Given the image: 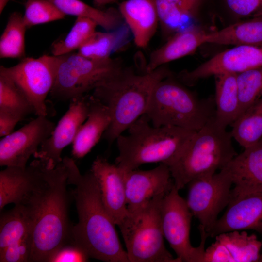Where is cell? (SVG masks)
I'll list each match as a JSON object with an SVG mask.
<instances>
[{
  "mask_svg": "<svg viewBox=\"0 0 262 262\" xmlns=\"http://www.w3.org/2000/svg\"><path fill=\"white\" fill-rule=\"evenodd\" d=\"M237 82L240 115L262 96V67L237 74Z\"/></svg>",
  "mask_w": 262,
  "mask_h": 262,
  "instance_id": "obj_34",
  "label": "cell"
},
{
  "mask_svg": "<svg viewBox=\"0 0 262 262\" xmlns=\"http://www.w3.org/2000/svg\"><path fill=\"white\" fill-rule=\"evenodd\" d=\"M261 242H262V239L261 240Z\"/></svg>",
  "mask_w": 262,
  "mask_h": 262,
  "instance_id": "obj_42",
  "label": "cell"
},
{
  "mask_svg": "<svg viewBox=\"0 0 262 262\" xmlns=\"http://www.w3.org/2000/svg\"><path fill=\"white\" fill-rule=\"evenodd\" d=\"M215 112L214 99H199L172 75L156 84L145 115L155 127L197 131L214 119Z\"/></svg>",
  "mask_w": 262,
  "mask_h": 262,
  "instance_id": "obj_6",
  "label": "cell"
},
{
  "mask_svg": "<svg viewBox=\"0 0 262 262\" xmlns=\"http://www.w3.org/2000/svg\"><path fill=\"white\" fill-rule=\"evenodd\" d=\"M37 159L25 167L7 166L0 172V211L8 204H23L43 180Z\"/></svg>",
  "mask_w": 262,
  "mask_h": 262,
  "instance_id": "obj_19",
  "label": "cell"
},
{
  "mask_svg": "<svg viewBox=\"0 0 262 262\" xmlns=\"http://www.w3.org/2000/svg\"><path fill=\"white\" fill-rule=\"evenodd\" d=\"M261 0V8H260L259 11L254 16H260V15H262V0Z\"/></svg>",
  "mask_w": 262,
  "mask_h": 262,
  "instance_id": "obj_41",
  "label": "cell"
},
{
  "mask_svg": "<svg viewBox=\"0 0 262 262\" xmlns=\"http://www.w3.org/2000/svg\"><path fill=\"white\" fill-rule=\"evenodd\" d=\"M62 162L67 171V183L74 186L71 194L78 216V223L71 228V241L90 258L106 262H129L92 172L82 174L72 158L65 157Z\"/></svg>",
  "mask_w": 262,
  "mask_h": 262,
  "instance_id": "obj_1",
  "label": "cell"
},
{
  "mask_svg": "<svg viewBox=\"0 0 262 262\" xmlns=\"http://www.w3.org/2000/svg\"><path fill=\"white\" fill-rule=\"evenodd\" d=\"M179 192L174 185L161 202V222L164 237L181 262H203L208 236L204 229L199 226L200 244L197 247L192 245L190 234L193 215L186 199Z\"/></svg>",
  "mask_w": 262,
  "mask_h": 262,
  "instance_id": "obj_9",
  "label": "cell"
},
{
  "mask_svg": "<svg viewBox=\"0 0 262 262\" xmlns=\"http://www.w3.org/2000/svg\"><path fill=\"white\" fill-rule=\"evenodd\" d=\"M230 133L244 148L262 138V96L241 114L231 124Z\"/></svg>",
  "mask_w": 262,
  "mask_h": 262,
  "instance_id": "obj_29",
  "label": "cell"
},
{
  "mask_svg": "<svg viewBox=\"0 0 262 262\" xmlns=\"http://www.w3.org/2000/svg\"><path fill=\"white\" fill-rule=\"evenodd\" d=\"M0 111L14 115L22 120L35 113L26 94L7 74L0 70Z\"/></svg>",
  "mask_w": 262,
  "mask_h": 262,
  "instance_id": "obj_32",
  "label": "cell"
},
{
  "mask_svg": "<svg viewBox=\"0 0 262 262\" xmlns=\"http://www.w3.org/2000/svg\"><path fill=\"white\" fill-rule=\"evenodd\" d=\"M124 172L128 212L138 210L161 196H165L174 185L168 166L160 163L148 170L137 169Z\"/></svg>",
  "mask_w": 262,
  "mask_h": 262,
  "instance_id": "obj_15",
  "label": "cell"
},
{
  "mask_svg": "<svg viewBox=\"0 0 262 262\" xmlns=\"http://www.w3.org/2000/svg\"><path fill=\"white\" fill-rule=\"evenodd\" d=\"M172 75L165 65L142 73L123 66L93 90L92 95L104 104L111 114V123L102 136L109 145L145 115L156 84Z\"/></svg>",
  "mask_w": 262,
  "mask_h": 262,
  "instance_id": "obj_3",
  "label": "cell"
},
{
  "mask_svg": "<svg viewBox=\"0 0 262 262\" xmlns=\"http://www.w3.org/2000/svg\"><path fill=\"white\" fill-rule=\"evenodd\" d=\"M161 196L145 206L128 212L119 227L129 262H181L164 243L160 207Z\"/></svg>",
  "mask_w": 262,
  "mask_h": 262,
  "instance_id": "obj_7",
  "label": "cell"
},
{
  "mask_svg": "<svg viewBox=\"0 0 262 262\" xmlns=\"http://www.w3.org/2000/svg\"><path fill=\"white\" fill-rule=\"evenodd\" d=\"M55 123L47 116H37L0 141V165L25 167L31 156L51 135Z\"/></svg>",
  "mask_w": 262,
  "mask_h": 262,
  "instance_id": "obj_12",
  "label": "cell"
},
{
  "mask_svg": "<svg viewBox=\"0 0 262 262\" xmlns=\"http://www.w3.org/2000/svg\"><path fill=\"white\" fill-rule=\"evenodd\" d=\"M118 10L131 32L136 45L146 48L159 24L155 0H126L119 4Z\"/></svg>",
  "mask_w": 262,
  "mask_h": 262,
  "instance_id": "obj_21",
  "label": "cell"
},
{
  "mask_svg": "<svg viewBox=\"0 0 262 262\" xmlns=\"http://www.w3.org/2000/svg\"><path fill=\"white\" fill-rule=\"evenodd\" d=\"M98 24L87 18L77 17L74 24L67 35L53 44V55L61 56L72 52L79 48L96 31Z\"/></svg>",
  "mask_w": 262,
  "mask_h": 262,
  "instance_id": "obj_33",
  "label": "cell"
},
{
  "mask_svg": "<svg viewBox=\"0 0 262 262\" xmlns=\"http://www.w3.org/2000/svg\"><path fill=\"white\" fill-rule=\"evenodd\" d=\"M90 258L83 248L70 241L53 253L48 262H85Z\"/></svg>",
  "mask_w": 262,
  "mask_h": 262,
  "instance_id": "obj_36",
  "label": "cell"
},
{
  "mask_svg": "<svg viewBox=\"0 0 262 262\" xmlns=\"http://www.w3.org/2000/svg\"><path fill=\"white\" fill-rule=\"evenodd\" d=\"M61 56L44 55L37 58L25 57L11 66H0L32 102L37 116L48 115L46 99L55 83Z\"/></svg>",
  "mask_w": 262,
  "mask_h": 262,
  "instance_id": "obj_10",
  "label": "cell"
},
{
  "mask_svg": "<svg viewBox=\"0 0 262 262\" xmlns=\"http://www.w3.org/2000/svg\"><path fill=\"white\" fill-rule=\"evenodd\" d=\"M27 29L20 13L14 12L10 14L0 36V58H25Z\"/></svg>",
  "mask_w": 262,
  "mask_h": 262,
  "instance_id": "obj_31",
  "label": "cell"
},
{
  "mask_svg": "<svg viewBox=\"0 0 262 262\" xmlns=\"http://www.w3.org/2000/svg\"><path fill=\"white\" fill-rule=\"evenodd\" d=\"M22 119L11 113L0 111V136L4 137L13 132L18 122Z\"/></svg>",
  "mask_w": 262,
  "mask_h": 262,
  "instance_id": "obj_38",
  "label": "cell"
},
{
  "mask_svg": "<svg viewBox=\"0 0 262 262\" xmlns=\"http://www.w3.org/2000/svg\"><path fill=\"white\" fill-rule=\"evenodd\" d=\"M66 15L49 0H27L23 18L27 28L64 18Z\"/></svg>",
  "mask_w": 262,
  "mask_h": 262,
  "instance_id": "obj_35",
  "label": "cell"
},
{
  "mask_svg": "<svg viewBox=\"0 0 262 262\" xmlns=\"http://www.w3.org/2000/svg\"><path fill=\"white\" fill-rule=\"evenodd\" d=\"M161 33L168 39L194 25L204 0H155Z\"/></svg>",
  "mask_w": 262,
  "mask_h": 262,
  "instance_id": "obj_24",
  "label": "cell"
},
{
  "mask_svg": "<svg viewBox=\"0 0 262 262\" xmlns=\"http://www.w3.org/2000/svg\"><path fill=\"white\" fill-rule=\"evenodd\" d=\"M118 0H94L93 3L95 6L101 7L108 4L116 3Z\"/></svg>",
  "mask_w": 262,
  "mask_h": 262,
  "instance_id": "obj_39",
  "label": "cell"
},
{
  "mask_svg": "<svg viewBox=\"0 0 262 262\" xmlns=\"http://www.w3.org/2000/svg\"><path fill=\"white\" fill-rule=\"evenodd\" d=\"M232 181L231 196L262 191V138L244 148L225 167Z\"/></svg>",
  "mask_w": 262,
  "mask_h": 262,
  "instance_id": "obj_20",
  "label": "cell"
},
{
  "mask_svg": "<svg viewBox=\"0 0 262 262\" xmlns=\"http://www.w3.org/2000/svg\"><path fill=\"white\" fill-rule=\"evenodd\" d=\"M90 171L98 182L107 212L115 225H119L128 213L123 171L101 156L94 161Z\"/></svg>",
  "mask_w": 262,
  "mask_h": 262,
  "instance_id": "obj_18",
  "label": "cell"
},
{
  "mask_svg": "<svg viewBox=\"0 0 262 262\" xmlns=\"http://www.w3.org/2000/svg\"><path fill=\"white\" fill-rule=\"evenodd\" d=\"M33 222L29 207L16 204L10 210L1 212L0 252L9 246L33 243Z\"/></svg>",
  "mask_w": 262,
  "mask_h": 262,
  "instance_id": "obj_25",
  "label": "cell"
},
{
  "mask_svg": "<svg viewBox=\"0 0 262 262\" xmlns=\"http://www.w3.org/2000/svg\"><path fill=\"white\" fill-rule=\"evenodd\" d=\"M149 122L143 115L129 127L128 135L117 138L118 155L115 163L123 171L147 163L168 166L181 153L196 131L173 126L155 127Z\"/></svg>",
  "mask_w": 262,
  "mask_h": 262,
  "instance_id": "obj_4",
  "label": "cell"
},
{
  "mask_svg": "<svg viewBox=\"0 0 262 262\" xmlns=\"http://www.w3.org/2000/svg\"><path fill=\"white\" fill-rule=\"evenodd\" d=\"M262 67V46H237L221 52L191 71H183L178 78L191 85L198 80L224 73L238 74Z\"/></svg>",
  "mask_w": 262,
  "mask_h": 262,
  "instance_id": "obj_14",
  "label": "cell"
},
{
  "mask_svg": "<svg viewBox=\"0 0 262 262\" xmlns=\"http://www.w3.org/2000/svg\"><path fill=\"white\" fill-rule=\"evenodd\" d=\"M123 66L119 58L92 59L77 53L62 55L51 97L60 101L86 95Z\"/></svg>",
  "mask_w": 262,
  "mask_h": 262,
  "instance_id": "obj_8",
  "label": "cell"
},
{
  "mask_svg": "<svg viewBox=\"0 0 262 262\" xmlns=\"http://www.w3.org/2000/svg\"><path fill=\"white\" fill-rule=\"evenodd\" d=\"M230 132L214 119L196 131L179 156L168 165L175 186L180 190L193 180L212 175L224 168L237 154Z\"/></svg>",
  "mask_w": 262,
  "mask_h": 262,
  "instance_id": "obj_5",
  "label": "cell"
},
{
  "mask_svg": "<svg viewBox=\"0 0 262 262\" xmlns=\"http://www.w3.org/2000/svg\"><path fill=\"white\" fill-rule=\"evenodd\" d=\"M128 30L122 26L107 32L95 31L78 49L77 53L92 59H104L118 49L128 38Z\"/></svg>",
  "mask_w": 262,
  "mask_h": 262,
  "instance_id": "obj_30",
  "label": "cell"
},
{
  "mask_svg": "<svg viewBox=\"0 0 262 262\" xmlns=\"http://www.w3.org/2000/svg\"><path fill=\"white\" fill-rule=\"evenodd\" d=\"M205 248L203 262H262V243L246 230L221 233Z\"/></svg>",
  "mask_w": 262,
  "mask_h": 262,
  "instance_id": "obj_17",
  "label": "cell"
},
{
  "mask_svg": "<svg viewBox=\"0 0 262 262\" xmlns=\"http://www.w3.org/2000/svg\"><path fill=\"white\" fill-rule=\"evenodd\" d=\"M89 108V95L70 101L68 110L55 126L51 135L34 154L45 165L53 168L62 162L63 149L73 143L78 130L86 120Z\"/></svg>",
  "mask_w": 262,
  "mask_h": 262,
  "instance_id": "obj_13",
  "label": "cell"
},
{
  "mask_svg": "<svg viewBox=\"0 0 262 262\" xmlns=\"http://www.w3.org/2000/svg\"><path fill=\"white\" fill-rule=\"evenodd\" d=\"M214 76L215 85L214 122L219 127L226 129L240 115L237 74L224 73Z\"/></svg>",
  "mask_w": 262,
  "mask_h": 262,
  "instance_id": "obj_26",
  "label": "cell"
},
{
  "mask_svg": "<svg viewBox=\"0 0 262 262\" xmlns=\"http://www.w3.org/2000/svg\"><path fill=\"white\" fill-rule=\"evenodd\" d=\"M9 0H0V13H2Z\"/></svg>",
  "mask_w": 262,
  "mask_h": 262,
  "instance_id": "obj_40",
  "label": "cell"
},
{
  "mask_svg": "<svg viewBox=\"0 0 262 262\" xmlns=\"http://www.w3.org/2000/svg\"><path fill=\"white\" fill-rule=\"evenodd\" d=\"M229 9L241 17L254 16L261 6L260 0H224Z\"/></svg>",
  "mask_w": 262,
  "mask_h": 262,
  "instance_id": "obj_37",
  "label": "cell"
},
{
  "mask_svg": "<svg viewBox=\"0 0 262 262\" xmlns=\"http://www.w3.org/2000/svg\"><path fill=\"white\" fill-rule=\"evenodd\" d=\"M207 33L195 25L177 32L151 53L146 71H152L168 62L193 53L205 43Z\"/></svg>",
  "mask_w": 262,
  "mask_h": 262,
  "instance_id": "obj_22",
  "label": "cell"
},
{
  "mask_svg": "<svg viewBox=\"0 0 262 262\" xmlns=\"http://www.w3.org/2000/svg\"><path fill=\"white\" fill-rule=\"evenodd\" d=\"M187 185V206L207 233L230 201L231 177L224 168L212 175L193 180Z\"/></svg>",
  "mask_w": 262,
  "mask_h": 262,
  "instance_id": "obj_11",
  "label": "cell"
},
{
  "mask_svg": "<svg viewBox=\"0 0 262 262\" xmlns=\"http://www.w3.org/2000/svg\"><path fill=\"white\" fill-rule=\"evenodd\" d=\"M234 230H254L262 235V191L231 196L226 211L207 235L214 237Z\"/></svg>",
  "mask_w": 262,
  "mask_h": 262,
  "instance_id": "obj_16",
  "label": "cell"
},
{
  "mask_svg": "<svg viewBox=\"0 0 262 262\" xmlns=\"http://www.w3.org/2000/svg\"><path fill=\"white\" fill-rule=\"evenodd\" d=\"M207 33L205 43L224 45H262V15Z\"/></svg>",
  "mask_w": 262,
  "mask_h": 262,
  "instance_id": "obj_27",
  "label": "cell"
},
{
  "mask_svg": "<svg viewBox=\"0 0 262 262\" xmlns=\"http://www.w3.org/2000/svg\"><path fill=\"white\" fill-rule=\"evenodd\" d=\"M66 15L87 18L107 31L117 30L123 26V18L118 10L109 8L102 10L81 0H49Z\"/></svg>",
  "mask_w": 262,
  "mask_h": 262,
  "instance_id": "obj_28",
  "label": "cell"
},
{
  "mask_svg": "<svg viewBox=\"0 0 262 262\" xmlns=\"http://www.w3.org/2000/svg\"><path fill=\"white\" fill-rule=\"evenodd\" d=\"M43 180L24 205L33 222L30 262H48L51 255L71 241L69 219L71 194L67 189L68 174L62 162L53 168L43 163Z\"/></svg>",
  "mask_w": 262,
  "mask_h": 262,
  "instance_id": "obj_2",
  "label": "cell"
},
{
  "mask_svg": "<svg viewBox=\"0 0 262 262\" xmlns=\"http://www.w3.org/2000/svg\"><path fill=\"white\" fill-rule=\"evenodd\" d=\"M111 122L109 108L92 95L89 96L88 116L72 143L73 157L80 159L87 155L102 137Z\"/></svg>",
  "mask_w": 262,
  "mask_h": 262,
  "instance_id": "obj_23",
  "label": "cell"
}]
</instances>
